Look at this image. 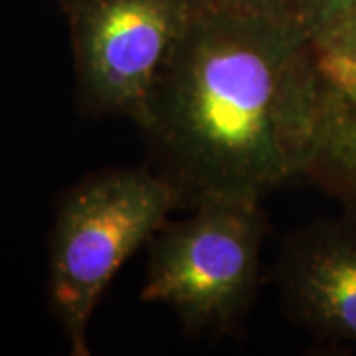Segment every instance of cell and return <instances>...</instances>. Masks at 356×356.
Instances as JSON below:
<instances>
[{
    "instance_id": "6da1fadb",
    "label": "cell",
    "mask_w": 356,
    "mask_h": 356,
    "mask_svg": "<svg viewBox=\"0 0 356 356\" xmlns=\"http://www.w3.org/2000/svg\"><path fill=\"white\" fill-rule=\"evenodd\" d=\"M317 105L305 22L202 0L139 129L149 165L192 208L216 196L264 198L307 178Z\"/></svg>"
},
{
    "instance_id": "7a4b0ae2",
    "label": "cell",
    "mask_w": 356,
    "mask_h": 356,
    "mask_svg": "<svg viewBox=\"0 0 356 356\" xmlns=\"http://www.w3.org/2000/svg\"><path fill=\"white\" fill-rule=\"evenodd\" d=\"M182 206L177 186L149 163L93 172L62 194L48 243V303L70 355H89V323L105 289Z\"/></svg>"
},
{
    "instance_id": "3957f363",
    "label": "cell",
    "mask_w": 356,
    "mask_h": 356,
    "mask_svg": "<svg viewBox=\"0 0 356 356\" xmlns=\"http://www.w3.org/2000/svg\"><path fill=\"white\" fill-rule=\"evenodd\" d=\"M267 234L261 198L202 200L149 242L140 299L168 307L192 337L236 332L257 299Z\"/></svg>"
},
{
    "instance_id": "277c9868",
    "label": "cell",
    "mask_w": 356,
    "mask_h": 356,
    "mask_svg": "<svg viewBox=\"0 0 356 356\" xmlns=\"http://www.w3.org/2000/svg\"><path fill=\"white\" fill-rule=\"evenodd\" d=\"M65 16L77 107L137 127L202 0H56Z\"/></svg>"
},
{
    "instance_id": "5b68a950",
    "label": "cell",
    "mask_w": 356,
    "mask_h": 356,
    "mask_svg": "<svg viewBox=\"0 0 356 356\" xmlns=\"http://www.w3.org/2000/svg\"><path fill=\"white\" fill-rule=\"evenodd\" d=\"M273 281L291 323L318 341L356 344V214L285 236Z\"/></svg>"
},
{
    "instance_id": "8992f818",
    "label": "cell",
    "mask_w": 356,
    "mask_h": 356,
    "mask_svg": "<svg viewBox=\"0 0 356 356\" xmlns=\"http://www.w3.org/2000/svg\"><path fill=\"white\" fill-rule=\"evenodd\" d=\"M317 74V139L307 180L356 214V16L309 26Z\"/></svg>"
},
{
    "instance_id": "52a82bcc",
    "label": "cell",
    "mask_w": 356,
    "mask_h": 356,
    "mask_svg": "<svg viewBox=\"0 0 356 356\" xmlns=\"http://www.w3.org/2000/svg\"><path fill=\"white\" fill-rule=\"evenodd\" d=\"M216 2L228 4L240 10H248V13L299 20L307 24V18L317 0H216Z\"/></svg>"
},
{
    "instance_id": "ba28073f",
    "label": "cell",
    "mask_w": 356,
    "mask_h": 356,
    "mask_svg": "<svg viewBox=\"0 0 356 356\" xmlns=\"http://www.w3.org/2000/svg\"><path fill=\"white\" fill-rule=\"evenodd\" d=\"M337 16H356V0H317L307 18V28Z\"/></svg>"
}]
</instances>
